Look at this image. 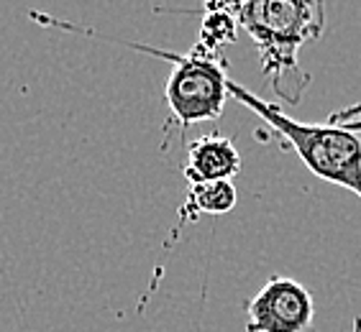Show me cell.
<instances>
[{"mask_svg": "<svg viewBox=\"0 0 361 332\" xmlns=\"http://www.w3.org/2000/svg\"><path fill=\"white\" fill-rule=\"evenodd\" d=\"M238 28L257 44L259 62L271 92L287 105H300L310 75L300 51L326 31L323 0H238Z\"/></svg>", "mask_w": 361, "mask_h": 332, "instance_id": "6da1fadb", "label": "cell"}, {"mask_svg": "<svg viewBox=\"0 0 361 332\" xmlns=\"http://www.w3.org/2000/svg\"><path fill=\"white\" fill-rule=\"evenodd\" d=\"M315 305L305 286L271 276L246 305V332H313Z\"/></svg>", "mask_w": 361, "mask_h": 332, "instance_id": "277c9868", "label": "cell"}, {"mask_svg": "<svg viewBox=\"0 0 361 332\" xmlns=\"http://www.w3.org/2000/svg\"><path fill=\"white\" fill-rule=\"evenodd\" d=\"M228 95L257 113L279 143L307 166V172L361 200V136L334 123H302L290 118L279 105L267 103L238 82H228Z\"/></svg>", "mask_w": 361, "mask_h": 332, "instance_id": "7a4b0ae2", "label": "cell"}, {"mask_svg": "<svg viewBox=\"0 0 361 332\" xmlns=\"http://www.w3.org/2000/svg\"><path fill=\"white\" fill-rule=\"evenodd\" d=\"M328 123L341 125V128H346V131H351V133H356V136H361V105L346 108V110L331 113Z\"/></svg>", "mask_w": 361, "mask_h": 332, "instance_id": "ba28073f", "label": "cell"}, {"mask_svg": "<svg viewBox=\"0 0 361 332\" xmlns=\"http://www.w3.org/2000/svg\"><path fill=\"white\" fill-rule=\"evenodd\" d=\"M236 13H202L200 39L195 46L202 51H221L226 44L236 42Z\"/></svg>", "mask_w": 361, "mask_h": 332, "instance_id": "52a82bcc", "label": "cell"}, {"mask_svg": "<svg viewBox=\"0 0 361 332\" xmlns=\"http://www.w3.org/2000/svg\"><path fill=\"white\" fill-rule=\"evenodd\" d=\"M202 13H236L238 0H202Z\"/></svg>", "mask_w": 361, "mask_h": 332, "instance_id": "9c48e42d", "label": "cell"}, {"mask_svg": "<svg viewBox=\"0 0 361 332\" xmlns=\"http://www.w3.org/2000/svg\"><path fill=\"white\" fill-rule=\"evenodd\" d=\"M131 49L172 62V72L164 84V100L172 120L180 128H190L202 120H218L228 100V62L221 51H202L192 46L188 54H174L164 49L141 46L126 42Z\"/></svg>", "mask_w": 361, "mask_h": 332, "instance_id": "3957f363", "label": "cell"}, {"mask_svg": "<svg viewBox=\"0 0 361 332\" xmlns=\"http://www.w3.org/2000/svg\"><path fill=\"white\" fill-rule=\"evenodd\" d=\"M236 187L233 181H202V184H190V192L180 208V220L172 228V238L167 241V248L180 238V230L188 222L197 220L200 215H226L236 208Z\"/></svg>", "mask_w": 361, "mask_h": 332, "instance_id": "8992f818", "label": "cell"}, {"mask_svg": "<svg viewBox=\"0 0 361 332\" xmlns=\"http://www.w3.org/2000/svg\"><path fill=\"white\" fill-rule=\"evenodd\" d=\"M182 172H185V179L190 184L231 181L241 172V153L231 139L218 136V133H208V136H200L188 146Z\"/></svg>", "mask_w": 361, "mask_h": 332, "instance_id": "5b68a950", "label": "cell"}]
</instances>
